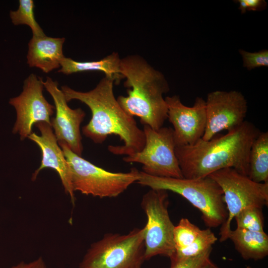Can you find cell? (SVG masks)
<instances>
[{"label": "cell", "mask_w": 268, "mask_h": 268, "mask_svg": "<svg viewBox=\"0 0 268 268\" xmlns=\"http://www.w3.org/2000/svg\"><path fill=\"white\" fill-rule=\"evenodd\" d=\"M114 83L113 80L105 76L89 91H78L66 85L61 89L67 102L78 100L91 110V119L83 127V134L96 143L103 142L109 135H118L124 144L109 145L108 150L114 154L127 156L143 148L145 136L134 117L119 104L113 92Z\"/></svg>", "instance_id": "6da1fadb"}, {"label": "cell", "mask_w": 268, "mask_h": 268, "mask_svg": "<svg viewBox=\"0 0 268 268\" xmlns=\"http://www.w3.org/2000/svg\"><path fill=\"white\" fill-rule=\"evenodd\" d=\"M260 133L254 124L245 121L224 135L208 140L201 138L193 145L176 147L183 178H204L228 168L248 176L250 149Z\"/></svg>", "instance_id": "7a4b0ae2"}, {"label": "cell", "mask_w": 268, "mask_h": 268, "mask_svg": "<svg viewBox=\"0 0 268 268\" xmlns=\"http://www.w3.org/2000/svg\"><path fill=\"white\" fill-rule=\"evenodd\" d=\"M120 71L126 80L128 96L117 100L129 115L139 118L140 123L157 130L168 118V107L163 95L169 90L164 75L139 55L121 60Z\"/></svg>", "instance_id": "3957f363"}, {"label": "cell", "mask_w": 268, "mask_h": 268, "mask_svg": "<svg viewBox=\"0 0 268 268\" xmlns=\"http://www.w3.org/2000/svg\"><path fill=\"white\" fill-rule=\"evenodd\" d=\"M136 182L151 189L170 191L181 195L201 211L208 228L221 226L227 219L223 191L209 176L197 179L159 177L139 171Z\"/></svg>", "instance_id": "277c9868"}, {"label": "cell", "mask_w": 268, "mask_h": 268, "mask_svg": "<svg viewBox=\"0 0 268 268\" xmlns=\"http://www.w3.org/2000/svg\"><path fill=\"white\" fill-rule=\"evenodd\" d=\"M58 142L69 164L74 192L100 198H114L138 180L139 171L135 168L127 173L110 172L74 153L66 142Z\"/></svg>", "instance_id": "5b68a950"}, {"label": "cell", "mask_w": 268, "mask_h": 268, "mask_svg": "<svg viewBox=\"0 0 268 268\" xmlns=\"http://www.w3.org/2000/svg\"><path fill=\"white\" fill-rule=\"evenodd\" d=\"M144 229L126 234L107 233L88 249L80 268H141L144 260Z\"/></svg>", "instance_id": "8992f818"}, {"label": "cell", "mask_w": 268, "mask_h": 268, "mask_svg": "<svg viewBox=\"0 0 268 268\" xmlns=\"http://www.w3.org/2000/svg\"><path fill=\"white\" fill-rule=\"evenodd\" d=\"M208 176L220 187L228 216L220 228L219 241L228 239L231 224L242 209L250 206L263 208L268 205V183H257L233 168L217 171Z\"/></svg>", "instance_id": "52a82bcc"}, {"label": "cell", "mask_w": 268, "mask_h": 268, "mask_svg": "<svg viewBox=\"0 0 268 268\" xmlns=\"http://www.w3.org/2000/svg\"><path fill=\"white\" fill-rule=\"evenodd\" d=\"M168 198L167 191L153 189L142 198L141 206L147 217L143 227L145 260L157 255L171 259L175 254V225L168 212Z\"/></svg>", "instance_id": "ba28073f"}, {"label": "cell", "mask_w": 268, "mask_h": 268, "mask_svg": "<svg viewBox=\"0 0 268 268\" xmlns=\"http://www.w3.org/2000/svg\"><path fill=\"white\" fill-rule=\"evenodd\" d=\"M145 144L136 153L127 155L123 160L142 165V172L159 177L183 178L175 154L173 130L162 127L157 130L145 125L143 130Z\"/></svg>", "instance_id": "9c48e42d"}, {"label": "cell", "mask_w": 268, "mask_h": 268, "mask_svg": "<svg viewBox=\"0 0 268 268\" xmlns=\"http://www.w3.org/2000/svg\"><path fill=\"white\" fill-rule=\"evenodd\" d=\"M43 79L32 73L24 80L23 91L18 96L10 99L9 103L16 112L13 134L18 133L23 140L32 133V127L39 122L51 125V117L55 106L45 98Z\"/></svg>", "instance_id": "30bf717a"}, {"label": "cell", "mask_w": 268, "mask_h": 268, "mask_svg": "<svg viewBox=\"0 0 268 268\" xmlns=\"http://www.w3.org/2000/svg\"><path fill=\"white\" fill-rule=\"evenodd\" d=\"M205 110L206 124L201 138L208 140L222 131L230 132L240 127L245 121L247 102L239 91L216 90L207 94Z\"/></svg>", "instance_id": "8fae6325"}, {"label": "cell", "mask_w": 268, "mask_h": 268, "mask_svg": "<svg viewBox=\"0 0 268 268\" xmlns=\"http://www.w3.org/2000/svg\"><path fill=\"white\" fill-rule=\"evenodd\" d=\"M168 118L173 126L176 147L191 145L201 139L206 124L205 100L197 97L192 107L184 105L178 95L167 96Z\"/></svg>", "instance_id": "7c38bea8"}, {"label": "cell", "mask_w": 268, "mask_h": 268, "mask_svg": "<svg viewBox=\"0 0 268 268\" xmlns=\"http://www.w3.org/2000/svg\"><path fill=\"white\" fill-rule=\"evenodd\" d=\"M43 84L54 101L56 116L51 120V123L58 141L66 142L74 153L81 156L83 145L80 126L85 116V112L81 108L72 109L68 106L57 81L47 77Z\"/></svg>", "instance_id": "4fadbf2b"}, {"label": "cell", "mask_w": 268, "mask_h": 268, "mask_svg": "<svg viewBox=\"0 0 268 268\" xmlns=\"http://www.w3.org/2000/svg\"><path fill=\"white\" fill-rule=\"evenodd\" d=\"M35 125L39 130L41 135L33 133L28 137L40 147L42 152V160L40 167L33 174L32 180L34 181L39 172L44 168H50L55 170L60 177L66 193L69 196L74 204L75 198L70 167L63 151L58 145V140L52 126L46 122H39Z\"/></svg>", "instance_id": "5bb4252c"}, {"label": "cell", "mask_w": 268, "mask_h": 268, "mask_svg": "<svg viewBox=\"0 0 268 268\" xmlns=\"http://www.w3.org/2000/svg\"><path fill=\"white\" fill-rule=\"evenodd\" d=\"M65 38L34 36L29 41L27 55L30 67H36L48 73L61 67L65 56L63 46Z\"/></svg>", "instance_id": "9a60e30c"}, {"label": "cell", "mask_w": 268, "mask_h": 268, "mask_svg": "<svg viewBox=\"0 0 268 268\" xmlns=\"http://www.w3.org/2000/svg\"><path fill=\"white\" fill-rule=\"evenodd\" d=\"M236 251L243 259L262 260L268 255V235L264 232L249 231L236 228L228 235Z\"/></svg>", "instance_id": "2e32d148"}, {"label": "cell", "mask_w": 268, "mask_h": 268, "mask_svg": "<svg viewBox=\"0 0 268 268\" xmlns=\"http://www.w3.org/2000/svg\"><path fill=\"white\" fill-rule=\"evenodd\" d=\"M121 60L119 54L116 52L99 61L92 62H78L65 57L58 72L67 75L86 71H101L105 76L113 80L114 83L119 84L124 78L120 71Z\"/></svg>", "instance_id": "e0dca14e"}, {"label": "cell", "mask_w": 268, "mask_h": 268, "mask_svg": "<svg viewBox=\"0 0 268 268\" xmlns=\"http://www.w3.org/2000/svg\"><path fill=\"white\" fill-rule=\"evenodd\" d=\"M248 176L257 183H268V133L261 132L251 146Z\"/></svg>", "instance_id": "ac0fdd59"}, {"label": "cell", "mask_w": 268, "mask_h": 268, "mask_svg": "<svg viewBox=\"0 0 268 268\" xmlns=\"http://www.w3.org/2000/svg\"><path fill=\"white\" fill-rule=\"evenodd\" d=\"M16 10H10L9 16L15 25L25 24L30 27L33 36H42L45 33L35 19L34 3L32 0H19Z\"/></svg>", "instance_id": "d6986e66"}, {"label": "cell", "mask_w": 268, "mask_h": 268, "mask_svg": "<svg viewBox=\"0 0 268 268\" xmlns=\"http://www.w3.org/2000/svg\"><path fill=\"white\" fill-rule=\"evenodd\" d=\"M217 240V237L209 228L201 229L197 238L191 244L176 252L170 259L181 260L197 256L212 247V245Z\"/></svg>", "instance_id": "ffe728a7"}, {"label": "cell", "mask_w": 268, "mask_h": 268, "mask_svg": "<svg viewBox=\"0 0 268 268\" xmlns=\"http://www.w3.org/2000/svg\"><path fill=\"white\" fill-rule=\"evenodd\" d=\"M201 230L188 218H182L175 226L173 239L175 252L180 251L191 244Z\"/></svg>", "instance_id": "44dd1931"}, {"label": "cell", "mask_w": 268, "mask_h": 268, "mask_svg": "<svg viewBox=\"0 0 268 268\" xmlns=\"http://www.w3.org/2000/svg\"><path fill=\"white\" fill-rule=\"evenodd\" d=\"M237 227L249 231L264 232L263 208L250 206L242 209L234 218Z\"/></svg>", "instance_id": "7402d4cb"}, {"label": "cell", "mask_w": 268, "mask_h": 268, "mask_svg": "<svg viewBox=\"0 0 268 268\" xmlns=\"http://www.w3.org/2000/svg\"><path fill=\"white\" fill-rule=\"evenodd\" d=\"M239 53L242 56L243 65L248 70L256 67L268 66V51L263 50L257 52H249L240 50Z\"/></svg>", "instance_id": "603a6c76"}, {"label": "cell", "mask_w": 268, "mask_h": 268, "mask_svg": "<svg viewBox=\"0 0 268 268\" xmlns=\"http://www.w3.org/2000/svg\"><path fill=\"white\" fill-rule=\"evenodd\" d=\"M212 250L211 247L201 254L181 260H171L170 268H201L209 260Z\"/></svg>", "instance_id": "cb8c5ba5"}, {"label": "cell", "mask_w": 268, "mask_h": 268, "mask_svg": "<svg viewBox=\"0 0 268 268\" xmlns=\"http://www.w3.org/2000/svg\"><path fill=\"white\" fill-rule=\"evenodd\" d=\"M239 9L242 13L248 11H259L265 9L267 5L264 0H238Z\"/></svg>", "instance_id": "d4e9b609"}, {"label": "cell", "mask_w": 268, "mask_h": 268, "mask_svg": "<svg viewBox=\"0 0 268 268\" xmlns=\"http://www.w3.org/2000/svg\"><path fill=\"white\" fill-rule=\"evenodd\" d=\"M10 268H46L45 264L41 258L29 263L22 262Z\"/></svg>", "instance_id": "484cf974"}, {"label": "cell", "mask_w": 268, "mask_h": 268, "mask_svg": "<svg viewBox=\"0 0 268 268\" xmlns=\"http://www.w3.org/2000/svg\"><path fill=\"white\" fill-rule=\"evenodd\" d=\"M201 268H220L209 259Z\"/></svg>", "instance_id": "4316f807"}, {"label": "cell", "mask_w": 268, "mask_h": 268, "mask_svg": "<svg viewBox=\"0 0 268 268\" xmlns=\"http://www.w3.org/2000/svg\"><path fill=\"white\" fill-rule=\"evenodd\" d=\"M246 268H252L251 267L249 266H247L246 267Z\"/></svg>", "instance_id": "83f0119b"}]
</instances>
